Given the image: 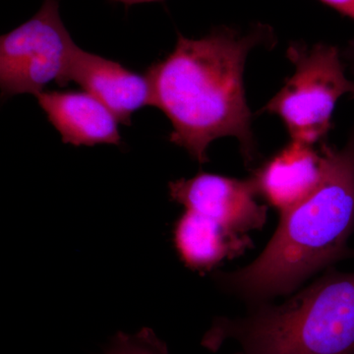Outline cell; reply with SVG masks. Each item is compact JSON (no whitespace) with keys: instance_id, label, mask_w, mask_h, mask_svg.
Returning a JSON list of instances; mask_svg holds the SVG:
<instances>
[{"instance_id":"obj_1","label":"cell","mask_w":354,"mask_h":354,"mask_svg":"<svg viewBox=\"0 0 354 354\" xmlns=\"http://www.w3.org/2000/svg\"><path fill=\"white\" fill-rule=\"evenodd\" d=\"M276 43L272 28L260 23L247 30L221 26L200 39L179 34L174 50L145 73L153 106L171 121L169 141L204 165L214 141L234 137L244 164H254L259 148L244 71L254 50L272 48Z\"/></svg>"},{"instance_id":"obj_2","label":"cell","mask_w":354,"mask_h":354,"mask_svg":"<svg viewBox=\"0 0 354 354\" xmlns=\"http://www.w3.org/2000/svg\"><path fill=\"white\" fill-rule=\"evenodd\" d=\"M319 150L324 172L317 189L279 214L276 232L253 262L216 274L221 290L249 307L290 295L317 272L354 259L348 246L354 232V123L342 148L323 142Z\"/></svg>"},{"instance_id":"obj_3","label":"cell","mask_w":354,"mask_h":354,"mask_svg":"<svg viewBox=\"0 0 354 354\" xmlns=\"http://www.w3.org/2000/svg\"><path fill=\"white\" fill-rule=\"evenodd\" d=\"M227 342L234 354H354V272L330 269L281 304L218 317L202 346L218 351Z\"/></svg>"},{"instance_id":"obj_4","label":"cell","mask_w":354,"mask_h":354,"mask_svg":"<svg viewBox=\"0 0 354 354\" xmlns=\"http://www.w3.org/2000/svg\"><path fill=\"white\" fill-rule=\"evenodd\" d=\"M295 71L259 114L278 116L291 141L315 146L326 142L333 113L344 95L354 99V80L334 44L293 41L286 50Z\"/></svg>"},{"instance_id":"obj_5","label":"cell","mask_w":354,"mask_h":354,"mask_svg":"<svg viewBox=\"0 0 354 354\" xmlns=\"http://www.w3.org/2000/svg\"><path fill=\"white\" fill-rule=\"evenodd\" d=\"M78 50L60 18L57 0H44L34 17L0 39L2 97H36L51 82L69 85Z\"/></svg>"},{"instance_id":"obj_6","label":"cell","mask_w":354,"mask_h":354,"mask_svg":"<svg viewBox=\"0 0 354 354\" xmlns=\"http://www.w3.org/2000/svg\"><path fill=\"white\" fill-rule=\"evenodd\" d=\"M169 189L172 201L184 209L206 216L234 234L248 235L267 223L268 205L258 203L250 178L200 172L171 181Z\"/></svg>"},{"instance_id":"obj_7","label":"cell","mask_w":354,"mask_h":354,"mask_svg":"<svg viewBox=\"0 0 354 354\" xmlns=\"http://www.w3.org/2000/svg\"><path fill=\"white\" fill-rule=\"evenodd\" d=\"M323 172L320 150L290 140L249 178L258 198L281 214L308 198L322 181Z\"/></svg>"},{"instance_id":"obj_8","label":"cell","mask_w":354,"mask_h":354,"mask_svg":"<svg viewBox=\"0 0 354 354\" xmlns=\"http://www.w3.org/2000/svg\"><path fill=\"white\" fill-rule=\"evenodd\" d=\"M70 82L97 97L127 127L131 125L133 113L153 106L152 88L146 74L135 73L118 62L80 48L72 64Z\"/></svg>"},{"instance_id":"obj_9","label":"cell","mask_w":354,"mask_h":354,"mask_svg":"<svg viewBox=\"0 0 354 354\" xmlns=\"http://www.w3.org/2000/svg\"><path fill=\"white\" fill-rule=\"evenodd\" d=\"M39 106L62 142L74 146L120 145L118 123L101 101L86 91H46L36 95Z\"/></svg>"},{"instance_id":"obj_10","label":"cell","mask_w":354,"mask_h":354,"mask_svg":"<svg viewBox=\"0 0 354 354\" xmlns=\"http://www.w3.org/2000/svg\"><path fill=\"white\" fill-rule=\"evenodd\" d=\"M174 241L186 267L199 272H208L253 247L249 235L234 234L216 221L186 209L174 225Z\"/></svg>"},{"instance_id":"obj_11","label":"cell","mask_w":354,"mask_h":354,"mask_svg":"<svg viewBox=\"0 0 354 354\" xmlns=\"http://www.w3.org/2000/svg\"><path fill=\"white\" fill-rule=\"evenodd\" d=\"M104 354H171L167 344L148 328L135 334L118 333Z\"/></svg>"},{"instance_id":"obj_12","label":"cell","mask_w":354,"mask_h":354,"mask_svg":"<svg viewBox=\"0 0 354 354\" xmlns=\"http://www.w3.org/2000/svg\"><path fill=\"white\" fill-rule=\"evenodd\" d=\"M323 3L332 7L342 15L354 20V0H321Z\"/></svg>"},{"instance_id":"obj_13","label":"cell","mask_w":354,"mask_h":354,"mask_svg":"<svg viewBox=\"0 0 354 354\" xmlns=\"http://www.w3.org/2000/svg\"><path fill=\"white\" fill-rule=\"evenodd\" d=\"M342 55L349 76L354 80V39H349L348 43L342 46Z\"/></svg>"},{"instance_id":"obj_14","label":"cell","mask_w":354,"mask_h":354,"mask_svg":"<svg viewBox=\"0 0 354 354\" xmlns=\"http://www.w3.org/2000/svg\"><path fill=\"white\" fill-rule=\"evenodd\" d=\"M113 1L122 2L125 6H133V4L143 3V2L158 1V0H113Z\"/></svg>"}]
</instances>
